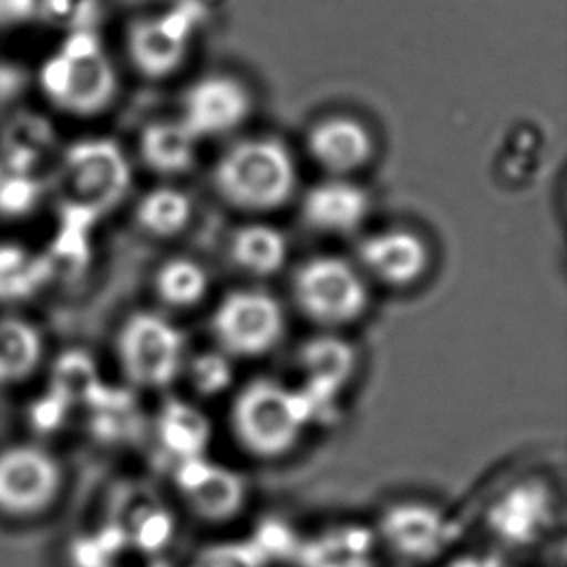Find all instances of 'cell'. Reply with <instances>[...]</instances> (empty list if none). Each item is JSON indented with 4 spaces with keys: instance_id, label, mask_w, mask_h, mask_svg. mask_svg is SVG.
<instances>
[{
    "instance_id": "cell-1",
    "label": "cell",
    "mask_w": 567,
    "mask_h": 567,
    "mask_svg": "<svg viewBox=\"0 0 567 567\" xmlns=\"http://www.w3.org/2000/svg\"><path fill=\"white\" fill-rule=\"evenodd\" d=\"M214 185L229 206L248 214H269L292 198L299 169L281 140L246 138L215 163Z\"/></svg>"
},
{
    "instance_id": "cell-2",
    "label": "cell",
    "mask_w": 567,
    "mask_h": 567,
    "mask_svg": "<svg viewBox=\"0 0 567 567\" xmlns=\"http://www.w3.org/2000/svg\"><path fill=\"white\" fill-rule=\"evenodd\" d=\"M308 424L299 391L271 378L246 383L230 406L235 440L258 460L289 455L305 436Z\"/></svg>"
},
{
    "instance_id": "cell-3",
    "label": "cell",
    "mask_w": 567,
    "mask_h": 567,
    "mask_svg": "<svg viewBox=\"0 0 567 567\" xmlns=\"http://www.w3.org/2000/svg\"><path fill=\"white\" fill-rule=\"evenodd\" d=\"M300 312L323 328L357 322L369 308V284L361 269L339 256H315L292 277Z\"/></svg>"
},
{
    "instance_id": "cell-4",
    "label": "cell",
    "mask_w": 567,
    "mask_h": 567,
    "mask_svg": "<svg viewBox=\"0 0 567 567\" xmlns=\"http://www.w3.org/2000/svg\"><path fill=\"white\" fill-rule=\"evenodd\" d=\"M41 84L59 107L80 115L100 113L116 92L115 70L87 33L70 38L61 53L47 61Z\"/></svg>"
},
{
    "instance_id": "cell-5",
    "label": "cell",
    "mask_w": 567,
    "mask_h": 567,
    "mask_svg": "<svg viewBox=\"0 0 567 567\" xmlns=\"http://www.w3.org/2000/svg\"><path fill=\"white\" fill-rule=\"evenodd\" d=\"M287 330L281 302L260 289H237L219 300L212 331L219 351L230 359H258L274 351Z\"/></svg>"
},
{
    "instance_id": "cell-6",
    "label": "cell",
    "mask_w": 567,
    "mask_h": 567,
    "mask_svg": "<svg viewBox=\"0 0 567 567\" xmlns=\"http://www.w3.org/2000/svg\"><path fill=\"white\" fill-rule=\"evenodd\" d=\"M131 186V167L121 147L109 140L84 142L69 150L62 167L64 204L90 209L100 217Z\"/></svg>"
},
{
    "instance_id": "cell-7",
    "label": "cell",
    "mask_w": 567,
    "mask_h": 567,
    "mask_svg": "<svg viewBox=\"0 0 567 567\" xmlns=\"http://www.w3.org/2000/svg\"><path fill=\"white\" fill-rule=\"evenodd\" d=\"M118 353L132 382L165 388L185 369V336L163 316H132L118 339Z\"/></svg>"
},
{
    "instance_id": "cell-8",
    "label": "cell",
    "mask_w": 567,
    "mask_h": 567,
    "mask_svg": "<svg viewBox=\"0 0 567 567\" xmlns=\"http://www.w3.org/2000/svg\"><path fill=\"white\" fill-rule=\"evenodd\" d=\"M61 488V465L45 450L18 445L0 452V514L38 517L53 506Z\"/></svg>"
},
{
    "instance_id": "cell-9",
    "label": "cell",
    "mask_w": 567,
    "mask_h": 567,
    "mask_svg": "<svg viewBox=\"0 0 567 567\" xmlns=\"http://www.w3.org/2000/svg\"><path fill=\"white\" fill-rule=\"evenodd\" d=\"M556 499L548 484L525 478L507 486L486 512V527L507 548L537 546L553 530Z\"/></svg>"
},
{
    "instance_id": "cell-10",
    "label": "cell",
    "mask_w": 567,
    "mask_h": 567,
    "mask_svg": "<svg viewBox=\"0 0 567 567\" xmlns=\"http://www.w3.org/2000/svg\"><path fill=\"white\" fill-rule=\"evenodd\" d=\"M377 537L401 560L422 564L444 554L455 537V525L440 507L405 499L383 509Z\"/></svg>"
},
{
    "instance_id": "cell-11",
    "label": "cell",
    "mask_w": 567,
    "mask_h": 567,
    "mask_svg": "<svg viewBox=\"0 0 567 567\" xmlns=\"http://www.w3.org/2000/svg\"><path fill=\"white\" fill-rule=\"evenodd\" d=\"M252 113V97L243 82L227 74L199 78L188 87L178 118L202 142L238 131Z\"/></svg>"
},
{
    "instance_id": "cell-12",
    "label": "cell",
    "mask_w": 567,
    "mask_h": 567,
    "mask_svg": "<svg viewBox=\"0 0 567 567\" xmlns=\"http://www.w3.org/2000/svg\"><path fill=\"white\" fill-rule=\"evenodd\" d=\"M175 484L198 519L214 525L237 519L245 509L246 483L237 471L204 457L181 461Z\"/></svg>"
},
{
    "instance_id": "cell-13",
    "label": "cell",
    "mask_w": 567,
    "mask_h": 567,
    "mask_svg": "<svg viewBox=\"0 0 567 567\" xmlns=\"http://www.w3.org/2000/svg\"><path fill=\"white\" fill-rule=\"evenodd\" d=\"M362 271L380 284L403 289L416 284L430 268V250L413 230L385 229L372 233L359 245Z\"/></svg>"
},
{
    "instance_id": "cell-14",
    "label": "cell",
    "mask_w": 567,
    "mask_h": 567,
    "mask_svg": "<svg viewBox=\"0 0 567 567\" xmlns=\"http://www.w3.org/2000/svg\"><path fill=\"white\" fill-rule=\"evenodd\" d=\"M308 154L333 177H347L362 169L374 155L369 128L351 116H328L316 123L307 138Z\"/></svg>"
},
{
    "instance_id": "cell-15",
    "label": "cell",
    "mask_w": 567,
    "mask_h": 567,
    "mask_svg": "<svg viewBox=\"0 0 567 567\" xmlns=\"http://www.w3.org/2000/svg\"><path fill=\"white\" fill-rule=\"evenodd\" d=\"M370 207L369 192L361 185L333 177L310 186L302 199V219L323 235H349L361 229Z\"/></svg>"
},
{
    "instance_id": "cell-16",
    "label": "cell",
    "mask_w": 567,
    "mask_h": 567,
    "mask_svg": "<svg viewBox=\"0 0 567 567\" xmlns=\"http://www.w3.org/2000/svg\"><path fill=\"white\" fill-rule=\"evenodd\" d=\"M377 530L362 523H338L295 546L299 567H377Z\"/></svg>"
},
{
    "instance_id": "cell-17",
    "label": "cell",
    "mask_w": 567,
    "mask_h": 567,
    "mask_svg": "<svg viewBox=\"0 0 567 567\" xmlns=\"http://www.w3.org/2000/svg\"><path fill=\"white\" fill-rule=\"evenodd\" d=\"M357 351L346 339L323 333L300 347L299 367L305 385L339 395L357 370Z\"/></svg>"
},
{
    "instance_id": "cell-18",
    "label": "cell",
    "mask_w": 567,
    "mask_h": 567,
    "mask_svg": "<svg viewBox=\"0 0 567 567\" xmlns=\"http://www.w3.org/2000/svg\"><path fill=\"white\" fill-rule=\"evenodd\" d=\"M186 39L183 20L162 18L140 23L131 38L132 59L146 76H167L185 59Z\"/></svg>"
},
{
    "instance_id": "cell-19",
    "label": "cell",
    "mask_w": 567,
    "mask_h": 567,
    "mask_svg": "<svg viewBox=\"0 0 567 567\" xmlns=\"http://www.w3.org/2000/svg\"><path fill=\"white\" fill-rule=\"evenodd\" d=\"M157 437L163 452L181 463L207 455L212 444V422L198 406L186 401H169L157 421Z\"/></svg>"
},
{
    "instance_id": "cell-20",
    "label": "cell",
    "mask_w": 567,
    "mask_h": 567,
    "mask_svg": "<svg viewBox=\"0 0 567 567\" xmlns=\"http://www.w3.org/2000/svg\"><path fill=\"white\" fill-rule=\"evenodd\" d=\"M230 260L252 277H271L285 268L289 243L281 230L268 223H248L235 230L229 243Z\"/></svg>"
},
{
    "instance_id": "cell-21",
    "label": "cell",
    "mask_w": 567,
    "mask_h": 567,
    "mask_svg": "<svg viewBox=\"0 0 567 567\" xmlns=\"http://www.w3.org/2000/svg\"><path fill=\"white\" fill-rule=\"evenodd\" d=\"M199 140L181 121H163L142 134V157L162 175H183L198 159Z\"/></svg>"
},
{
    "instance_id": "cell-22",
    "label": "cell",
    "mask_w": 567,
    "mask_h": 567,
    "mask_svg": "<svg viewBox=\"0 0 567 567\" xmlns=\"http://www.w3.org/2000/svg\"><path fill=\"white\" fill-rule=\"evenodd\" d=\"M53 391H56L66 403L87 401L97 409H118L124 405L121 393L107 390L97 380V372L92 359L84 353L62 354L53 370Z\"/></svg>"
},
{
    "instance_id": "cell-23",
    "label": "cell",
    "mask_w": 567,
    "mask_h": 567,
    "mask_svg": "<svg viewBox=\"0 0 567 567\" xmlns=\"http://www.w3.org/2000/svg\"><path fill=\"white\" fill-rule=\"evenodd\" d=\"M192 214V199L185 192L173 186L155 188L140 202L138 206L140 225L154 237H177L178 233L188 227Z\"/></svg>"
},
{
    "instance_id": "cell-24",
    "label": "cell",
    "mask_w": 567,
    "mask_h": 567,
    "mask_svg": "<svg viewBox=\"0 0 567 567\" xmlns=\"http://www.w3.org/2000/svg\"><path fill=\"white\" fill-rule=\"evenodd\" d=\"M155 287L159 299L173 308L198 307L209 291V276L199 261L175 258L165 261L157 271Z\"/></svg>"
},
{
    "instance_id": "cell-25",
    "label": "cell",
    "mask_w": 567,
    "mask_h": 567,
    "mask_svg": "<svg viewBox=\"0 0 567 567\" xmlns=\"http://www.w3.org/2000/svg\"><path fill=\"white\" fill-rule=\"evenodd\" d=\"M41 354L38 331L20 320L0 322V382L28 377Z\"/></svg>"
},
{
    "instance_id": "cell-26",
    "label": "cell",
    "mask_w": 567,
    "mask_h": 567,
    "mask_svg": "<svg viewBox=\"0 0 567 567\" xmlns=\"http://www.w3.org/2000/svg\"><path fill=\"white\" fill-rule=\"evenodd\" d=\"M49 271V261L33 260L16 246H0V299L28 295L47 279Z\"/></svg>"
},
{
    "instance_id": "cell-27",
    "label": "cell",
    "mask_w": 567,
    "mask_h": 567,
    "mask_svg": "<svg viewBox=\"0 0 567 567\" xmlns=\"http://www.w3.org/2000/svg\"><path fill=\"white\" fill-rule=\"evenodd\" d=\"M97 219V215L85 207L62 206L61 235L54 243V256L62 260L82 266L87 258V230L90 225Z\"/></svg>"
},
{
    "instance_id": "cell-28",
    "label": "cell",
    "mask_w": 567,
    "mask_h": 567,
    "mask_svg": "<svg viewBox=\"0 0 567 567\" xmlns=\"http://www.w3.org/2000/svg\"><path fill=\"white\" fill-rule=\"evenodd\" d=\"M190 383L194 390L204 398H217L229 390L235 382V369L233 359L223 351H206L194 357L188 370Z\"/></svg>"
},
{
    "instance_id": "cell-29",
    "label": "cell",
    "mask_w": 567,
    "mask_h": 567,
    "mask_svg": "<svg viewBox=\"0 0 567 567\" xmlns=\"http://www.w3.org/2000/svg\"><path fill=\"white\" fill-rule=\"evenodd\" d=\"M51 142H53V132L43 118L23 115L18 116L14 123L8 126L4 150L38 157L39 152L45 150Z\"/></svg>"
},
{
    "instance_id": "cell-30",
    "label": "cell",
    "mask_w": 567,
    "mask_h": 567,
    "mask_svg": "<svg viewBox=\"0 0 567 567\" xmlns=\"http://www.w3.org/2000/svg\"><path fill=\"white\" fill-rule=\"evenodd\" d=\"M39 198V185L23 175L0 178V214L20 215L30 212Z\"/></svg>"
},
{
    "instance_id": "cell-31",
    "label": "cell",
    "mask_w": 567,
    "mask_h": 567,
    "mask_svg": "<svg viewBox=\"0 0 567 567\" xmlns=\"http://www.w3.org/2000/svg\"><path fill=\"white\" fill-rule=\"evenodd\" d=\"M169 535L171 527L167 517L163 512H154V509L140 515L138 522L131 530L132 543L147 553L165 545Z\"/></svg>"
},
{
    "instance_id": "cell-32",
    "label": "cell",
    "mask_w": 567,
    "mask_h": 567,
    "mask_svg": "<svg viewBox=\"0 0 567 567\" xmlns=\"http://www.w3.org/2000/svg\"><path fill=\"white\" fill-rule=\"evenodd\" d=\"M113 554L115 553L101 540L100 535H82L74 538L70 546V561L74 567H109Z\"/></svg>"
},
{
    "instance_id": "cell-33",
    "label": "cell",
    "mask_w": 567,
    "mask_h": 567,
    "mask_svg": "<svg viewBox=\"0 0 567 567\" xmlns=\"http://www.w3.org/2000/svg\"><path fill=\"white\" fill-rule=\"evenodd\" d=\"M66 409H69L66 399H62L56 391H51L47 398L31 406V422L35 429L43 430V432L59 429L61 422L64 421Z\"/></svg>"
},
{
    "instance_id": "cell-34",
    "label": "cell",
    "mask_w": 567,
    "mask_h": 567,
    "mask_svg": "<svg viewBox=\"0 0 567 567\" xmlns=\"http://www.w3.org/2000/svg\"><path fill=\"white\" fill-rule=\"evenodd\" d=\"M442 567H509V564L496 553H463Z\"/></svg>"
}]
</instances>
